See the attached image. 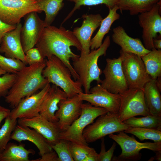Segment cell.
Masks as SVG:
<instances>
[{
	"mask_svg": "<svg viewBox=\"0 0 161 161\" xmlns=\"http://www.w3.org/2000/svg\"><path fill=\"white\" fill-rule=\"evenodd\" d=\"M129 126L120 120L117 114L108 112L99 116L95 122L88 126L84 130L83 136L88 143L108 135L124 131Z\"/></svg>",
	"mask_w": 161,
	"mask_h": 161,
	"instance_id": "obj_6",
	"label": "cell"
},
{
	"mask_svg": "<svg viewBox=\"0 0 161 161\" xmlns=\"http://www.w3.org/2000/svg\"><path fill=\"white\" fill-rule=\"evenodd\" d=\"M73 2L75 6L72 10L63 20L62 24L64 23L73 15L75 12L79 9L82 6H92L100 4H104L108 8H113L119 0H67Z\"/></svg>",
	"mask_w": 161,
	"mask_h": 161,
	"instance_id": "obj_32",
	"label": "cell"
},
{
	"mask_svg": "<svg viewBox=\"0 0 161 161\" xmlns=\"http://www.w3.org/2000/svg\"><path fill=\"white\" fill-rule=\"evenodd\" d=\"M121 65L128 89H143L151 78L140 57L120 50Z\"/></svg>",
	"mask_w": 161,
	"mask_h": 161,
	"instance_id": "obj_7",
	"label": "cell"
},
{
	"mask_svg": "<svg viewBox=\"0 0 161 161\" xmlns=\"http://www.w3.org/2000/svg\"><path fill=\"white\" fill-rule=\"evenodd\" d=\"M123 122L130 127L161 129V117L150 114L142 117H132Z\"/></svg>",
	"mask_w": 161,
	"mask_h": 161,
	"instance_id": "obj_29",
	"label": "cell"
},
{
	"mask_svg": "<svg viewBox=\"0 0 161 161\" xmlns=\"http://www.w3.org/2000/svg\"><path fill=\"white\" fill-rule=\"evenodd\" d=\"M51 85L47 83L37 93L22 99L11 110L10 117L12 119L30 118L39 114L42 105Z\"/></svg>",
	"mask_w": 161,
	"mask_h": 161,
	"instance_id": "obj_14",
	"label": "cell"
},
{
	"mask_svg": "<svg viewBox=\"0 0 161 161\" xmlns=\"http://www.w3.org/2000/svg\"><path fill=\"white\" fill-rule=\"evenodd\" d=\"M37 13L35 12H31L24 17L21 38L24 53L36 45L45 27L44 20L40 18Z\"/></svg>",
	"mask_w": 161,
	"mask_h": 161,
	"instance_id": "obj_16",
	"label": "cell"
},
{
	"mask_svg": "<svg viewBox=\"0 0 161 161\" xmlns=\"http://www.w3.org/2000/svg\"><path fill=\"white\" fill-rule=\"evenodd\" d=\"M161 0H119L116 5L122 13L128 11L131 16L150 10Z\"/></svg>",
	"mask_w": 161,
	"mask_h": 161,
	"instance_id": "obj_26",
	"label": "cell"
},
{
	"mask_svg": "<svg viewBox=\"0 0 161 161\" xmlns=\"http://www.w3.org/2000/svg\"><path fill=\"white\" fill-rule=\"evenodd\" d=\"M64 0H37L38 6L41 12L44 11L46 27L51 25L64 5Z\"/></svg>",
	"mask_w": 161,
	"mask_h": 161,
	"instance_id": "obj_28",
	"label": "cell"
},
{
	"mask_svg": "<svg viewBox=\"0 0 161 161\" xmlns=\"http://www.w3.org/2000/svg\"><path fill=\"white\" fill-rule=\"evenodd\" d=\"M10 109L0 105V126L2 120L10 116Z\"/></svg>",
	"mask_w": 161,
	"mask_h": 161,
	"instance_id": "obj_41",
	"label": "cell"
},
{
	"mask_svg": "<svg viewBox=\"0 0 161 161\" xmlns=\"http://www.w3.org/2000/svg\"><path fill=\"white\" fill-rule=\"evenodd\" d=\"M67 98L62 89L52 84L43 101L40 115L50 121L57 122L58 120L55 113L58 109V104L61 100Z\"/></svg>",
	"mask_w": 161,
	"mask_h": 161,
	"instance_id": "obj_22",
	"label": "cell"
},
{
	"mask_svg": "<svg viewBox=\"0 0 161 161\" xmlns=\"http://www.w3.org/2000/svg\"><path fill=\"white\" fill-rule=\"evenodd\" d=\"M113 41L121 47L120 50L122 51L134 53L141 57L151 51L145 47L140 39L129 36L122 27H116L113 29Z\"/></svg>",
	"mask_w": 161,
	"mask_h": 161,
	"instance_id": "obj_21",
	"label": "cell"
},
{
	"mask_svg": "<svg viewBox=\"0 0 161 161\" xmlns=\"http://www.w3.org/2000/svg\"><path fill=\"white\" fill-rule=\"evenodd\" d=\"M17 123V120L11 118L8 116L0 128V153L5 149L11 140V134Z\"/></svg>",
	"mask_w": 161,
	"mask_h": 161,
	"instance_id": "obj_31",
	"label": "cell"
},
{
	"mask_svg": "<svg viewBox=\"0 0 161 161\" xmlns=\"http://www.w3.org/2000/svg\"><path fill=\"white\" fill-rule=\"evenodd\" d=\"M80 99L91 105L104 108L109 112L117 114L120 102V94L112 93L103 87L100 83L90 89L89 93L78 94Z\"/></svg>",
	"mask_w": 161,
	"mask_h": 161,
	"instance_id": "obj_13",
	"label": "cell"
},
{
	"mask_svg": "<svg viewBox=\"0 0 161 161\" xmlns=\"http://www.w3.org/2000/svg\"><path fill=\"white\" fill-rule=\"evenodd\" d=\"M6 73V72L5 70L2 69L0 67V76Z\"/></svg>",
	"mask_w": 161,
	"mask_h": 161,
	"instance_id": "obj_44",
	"label": "cell"
},
{
	"mask_svg": "<svg viewBox=\"0 0 161 161\" xmlns=\"http://www.w3.org/2000/svg\"><path fill=\"white\" fill-rule=\"evenodd\" d=\"M108 112L104 108L93 106L89 103H83L80 115L66 130L61 132L60 139L78 144L88 145L83 136L84 130L97 117Z\"/></svg>",
	"mask_w": 161,
	"mask_h": 161,
	"instance_id": "obj_5",
	"label": "cell"
},
{
	"mask_svg": "<svg viewBox=\"0 0 161 161\" xmlns=\"http://www.w3.org/2000/svg\"><path fill=\"white\" fill-rule=\"evenodd\" d=\"M11 140L19 143L27 140L33 143L42 156L45 154L53 150L46 138L35 130L19 124L16 125L11 136Z\"/></svg>",
	"mask_w": 161,
	"mask_h": 161,
	"instance_id": "obj_20",
	"label": "cell"
},
{
	"mask_svg": "<svg viewBox=\"0 0 161 161\" xmlns=\"http://www.w3.org/2000/svg\"><path fill=\"white\" fill-rule=\"evenodd\" d=\"M124 132L132 134L141 141L150 140L154 142H161V129H152L129 126Z\"/></svg>",
	"mask_w": 161,
	"mask_h": 161,
	"instance_id": "obj_30",
	"label": "cell"
},
{
	"mask_svg": "<svg viewBox=\"0 0 161 161\" xmlns=\"http://www.w3.org/2000/svg\"><path fill=\"white\" fill-rule=\"evenodd\" d=\"M120 95V102L117 114L121 121L137 116L149 114L145 101L143 88L128 89Z\"/></svg>",
	"mask_w": 161,
	"mask_h": 161,
	"instance_id": "obj_9",
	"label": "cell"
},
{
	"mask_svg": "<svg viewBox=\"0 0 161 161\" xmlns=\"http://www.w3.org/2000/svg\"><path fill=\"white\" fill-rule=\"evenodd\" d=\"M17 123L35 130L45 137L50 145L55 144L60 139L61 131L56 123L49 121L40 114L32 117L18 119Z\"/></svg>",
	"mask_w": 161,
	"mask_h": 161,
	"instance_id": "obj_17",
	"label": "cell"
},
{
	"mask_svg": "<svg viewBox=\"0 0 161 161\" xmlns=\"http://www.w3.org/2000/svg\"><path fill=\"white\" fill-rule=\"evenodd\" d=\"M83 161H98V154L95 150L88 155Z\"/></svg>",
	"mask_w": 161,
	"mask_h": 161,
	"instance_id": "obj_42",
	"label": "cell"
},
{
	"mask_svg": "<svg viewBox=\"0 0 161 161\" xmlns=\"http://www.w3.org/2000/svg\"><path fill=\"white\" fill-rule=\"evenodd\" d=\"M117 134L109 135V137L114 140L120 147L121 154L118 156L119 160H136L141 157V150L147 149L156 153L161 151V142L140 143L134 138L129 136L122 131Z\"/></svg>",
	"mask_w": 161,
	"mask_h": 161,
	"instance_id": "obj_8",
	"label": "cell"
},
{
	"mask_svg": "<svg viewBox=\"0 0 161 161\" xmlns=\"http://www.w3.org/2000/svg\"><path fill=\"white\" fill-rule=\"evenodd\" d=\"M50 145L57 154L59 161H74L70 152L69 141L60 139L56 143Z\"/></svg>",
	"mask_w": 161,
	"mask_h": 161,
	"instance_id": "obj_34",
	"label": "cell"
},
{
	"mask_svg": "<svg viewBox=\"0 0 161 161\" xmlns=\"http://www.w3.org/2000/svg\"><path fill=\"white\" fill-rule=\"evenodd\" d=\"M44 59L55 55L61 60L70 71L72 77L76 80L79 76L70 62L78 58L79 55L73 52L70 47H75L81 52V47L72 31L61 26L51 25L44 29L36 45Z\"/></svg>",
	"mask_w": 161,
	"mask_h": 161,
	"instance_id": "obj_1",
	"label": "cell"
},
{
	"mask_svg": "<svg viewBox=\"0 0 161 161\" xmlns=\"http://www.w3.org/2000/svg\"><path fill=\"white\" fill-rule=\"evenodd\" d=\"M45 66V59L42 62L26 66L16 74L15 83L4 97L10 108L15 107L22 99L44 87L48 83L42 74Z\"/></svg>",
	"mask_w": 161,
	"mask_h": 161,
	"instance_id": "obj_2",
	"label": "cell"
},
{
	"mask_svg": "<svg viewBox=\"0 0 161 161\" xmlns=\"http://www.w3.org/2000/svg\"><path fill=\"white\" fill-rule=\"evenodd\" d=\"M161 1L150 10L140 13L138 16V23L142 29L143 44L149 50L154 48L153 39L157 38L158 34L161 35Z\"/></svg>",
	"mask_w": 161,
	"mask_h": 161,
	"instance_id": "obj_11",
	"label": "cell"
},
{
	"mask_svg": "<svg viewBox=\"0 0 161 161\" xmlns=\"http://www.w3.org/2000/svg\"><path fill=\"white\" fill-rule=\"evenodd\" d=\"M41 157L32 161H59L58 156L56 153L53 151L47 153Z\"/></svg>",
	"mask_w": 161,
	"mask_h": 161,
	"instance_id": "obj_40",
	"label": "cell"
},
{
	"mask_svg": "<svg viewBox=\"0 0 161 161\" xmlns=\"http://www.w3.org/2000/svg\"><path fill=\"white\" fill-rule=\"evenodd\" d=\"M106 64L103 71L104 78L102 80L101 86L110 92L120 94L128 89L121 65V58L106 59Z\"/></svg>",
	"mask_w": 161,
	"mask_h": 161,
	"instance_id": "obj_12",
	"label": "cell"
},
{
	"mask_svg": "<svg viewBox=\"0 0 161 161\" xmlns=\"http://www.w3.org/2000/svg\"><path fill=\"white\" fill-rule=\"evenodd\" d=\"M46 66L42 74L49 83H52L62 89L67 98L83 92L82 86L77 80H74L68 68L55 55L45 59Z\"/></svg>",
	"mask_w": 161,
	"mask_h": 161,
	"instance_id": "obj_4",
	"label": "cell"
},
{
	"mask_svg": "<svg viewBox=\"0 0 161 161\" xmlns=\"http://www.w3.org/2000/svg\"><path fill=\"white\" fill-rule=\"evenodd\" d=\"M41 13L37 0H0V19L11 25H16L31 12Z\"/></svg>",
	"mask_w": 161,
	"mask_h": 161,
	"instance_id": "obj_10",
	"label": "cell"
},
{
	"mask_svg": "<svg viewBox=\"0 0 161 161\" xmlns=\"http://www.w3.org/2000/svg\"><path fill=\"white\" fill-rule=\"evenodd\" d=\"M141 58L151 79L161 77V49L154 48Z\"/></svg>",
	"mask_w": 161,
	"mask_h": 161,
	"instance_id": "obj_27",
	"label": "cell"
},
{
	"mask_svg": "<svg viewBox=\"0 0 161 161\" xmlns=\"http://www.w3.org/2000/svg\"><path fill=\"white\" fill-rule=\"evenodd\" d=\"M83 103L78 94L60 101L55 116L58 120L56 124L61 132L66 130L80 116Z\"/></svg>",
	"mask_w": 161,
	"mask_h": 161,
	"instance_id": "obj_15",
	"label": "cell"
},
{
	"mask_svg": "<svg viewBox=\"0 0 161 161\" xmlns=\"http://www.w3.org/2000/svg\"><path fill=\"white\" fill-rule=\"evenodd\" d=\"M144 100L149 114L161 117V89L151 79L143 87Z\"/></svg>",
	"mask_w": 161,
	"mask_h": 161,
	"instance_id": "obj_23",
	"label": "cell"
},
{
	"mask_svg": "<svg viewBox=\"0 0 161 161\" xmlns=\"http://www.w3.org/2000/svg\"><path fill=\"white\" fill-rule=\"evenodd\" d=\"M16 78V74L9 73H6L0 76V97H4L7 95Z\"/></svg>",
	"mask_w": 161,
	"mask_h": 161,
	"instance_id": "obj_36",
	"label": "cell"
},
{
	"mask_svg": "<svg viewBox=\"0 0 161 161\" xmlns=\"http://www.w3.org/2000/svg\"><path fill=\"white\" fill-rule=\"evenodd\" d=\"M101 139V149L98 154V161H110L116 148V144L114 143L109 149L106 151L104 137Z\"/></svg>",
	"mask_w": 161,
	"mask_h": 161,
	"instance_id": "obj_38",
	"label": "cell"
},
{
	"mask_svg": "<svg viewBox=\"0 0 161 161\" xmlns=\"http://www.w3.org/2000/svg\"><path fill=\"white\" fill-rule=\"evenodd\" d=\"M69 144L74 161H83L88 155L95 150L88 145L79 144L70 141Z\"/></svg>",
	"mask_w": 161,
	"mask_h": 161,
	"instance_id": "obj_35",
	"label": "cell"
},
{
	"mask_svg": "<svg viewBox=\"0 0 161 161\" xmlns=\"http://www.w3.org/2000/svg\"><path fill=\"white\" fill-rule=\"evenodd\" d=\"M37 47L32 48L25 53V64L31 65L43 62L44 60Z\"/></svg>",
	"mask_w": 161,
	"mask_h": 161,
	"instance_id": "obj_37",
	"label": "cell"
},
{
	"mask_svg": "<svg viewBox=\"0 0 161 161\" xmlns=\"http://www.w3.org/2000/svg\"><path fill=\"white\" fill-rule=\"evenodd\" d=\"M26 66L21 60L4 56L0 54V67L6 73L16 74Z\"/></svg>",
	"mask_w": 161,
	"mask_h": 161,
	"instance_id": "obj_33",
	"label": "cell"
},
{
	"mask_svg": "<svg viewBox=\"0 0 161 161\" xmlns=\"http://www.w3.org/2000/svg\"><path fill=\"white\" fill-rule=\"evenodd\" d=\"M153 44L154 48L157 49H161V38H155L153 40Z\"/></svg>",
	"mask_w": 161,
	"mask_h": 161,
	"instance_id": "obj_43",
	"label": "cell"
},
{
	"mask_svg": "<svg viewBox=\"0 0 161 161\" xmlns=\"http://www.w3.org/2000/svg\"><path fill=\"white\" fill-rule=\"evenodd\" d=\"M110 42V37L108 35L99 48L92 50L86 55H80L78 58L73 61L72 65L79 76L77 80L81 84L84 93H89L93 81H96L97 83H101L100 76L103 71L98 66V61L100 56L106 55Z\"/></svg>",
	"mask_w": 161,
	"mask_h": 161,
	"instance_id": "obj_3",
	"label": "cell"
},
{
	"mask_svg": "<svg viewBox=\"0 0 161 161\" xmlns=\"http://www.w3.org/2000/svg\"><path fill=\"white\" fill-rule=\"evenodd\" d=\"M25 145L14 143H8L4 150L0 153V161H30L29 155L34 154L32 149H26Z\"/></svg>",
	"mask_w": 161,
	"mask_h": 161,
	"instance_id": "obj_25",
	"label": "cell"
},
{
	"mask_svg": "<svg viewBox=\"0 0 161 161\" xmlns=\"http://www.w3.org/2000/svg\"><path fill=\"white\" fill-rule=\"evenodd\" d=\"M22 27L20 22L14 30L4 35L0 45V53H4L7 57L19 60L25 64V53L21 38Z\"/></svg>",
	"mask_w": 161,
	"mask_h": 161,
	"instance_id": "obj_19",
	"label": "cell"
},
{
	"mask_svg": "<svg viewBox=\"0 0 161 161\" xmlns=\"http://www.w3.org/2000/svg\"><path fill=\"white\" fill-rule=\"evenodd\" d=\"M82 17L83 20L81 26L75 28L72 31L81 44V56L86 55L90 52L92 36L96 30L100 27L103 19L99 14H84Z\"/></svg>",
	"mask_w": 161,
	"mask_h": 161,
	"instance_id": "obj_18",
	"label": "cell"
},
{
	"mask_svg": "<svg viewBox=\"0 0 161 161\" xmlns=\"http://www.w3.org/2000/svg\"><path fill=\"white\" fill-rule=\"evenodd\" d=\"M16 25H11L7 24L0 19V45L2 39L8 32L14 30Z\"/></svg>",
	"mask_w": 161,
	"mask_h": 161,
	"instance_id": "obj_39",
	"label": "cell"
},
{
	"mask_svg": "<svg viewBox=\"0 0 161 161\" xmlns=\"http://www.w3.org/2000/svg\"><path fill=\"white\" fill-rule=\"evenodd\" d=\"M109 9L108 14L102 20L98 31L91 39L90 49L91 50L97 49L101 45L104 36L109 32L112 24L120 18V15L117 12L119 9L117 5Z\"/></svg>",
	"mask_w": 161,
	"mask_h": 161,
	"instance_id": "obj_24",
	"label": "cell"
}]
</instances>
